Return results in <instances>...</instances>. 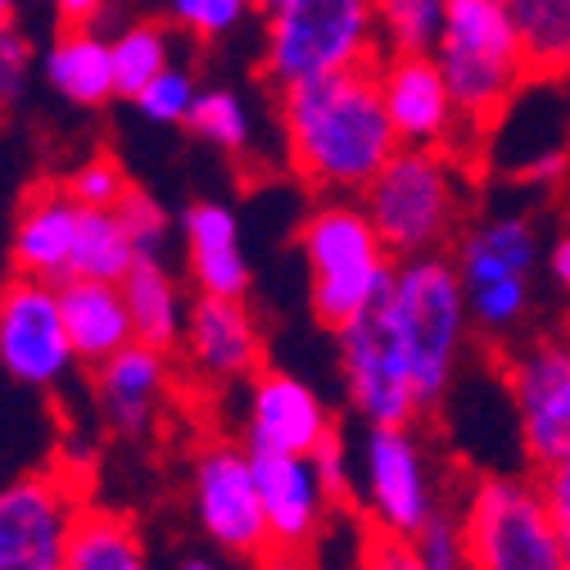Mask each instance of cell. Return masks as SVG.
<instances>
[{
    "mask_svg": "<svg viewBox=\"0 0 570 570\" xmlns=\"http://www.w3.org/2000/svg\"><path fill=\"white\" fill-rule=\"evenodd\" d=\"M59 308L63 331L73 340V353L82 367H100L118 348L136 340L131 313L122 299V281H96V276H68L59 281Z\"/></svg>",
    "mask_w": 570,
    "mask_h": 570,
    "instance_id": "cell-23",
    "label": "cell"
},
{
    "mask_svg": "<svg viewBox=\"0 0 570 570\" xmlns=\"http://www.w3.org/2000/svg\"><path fill=\"white\" fill-rule=\"evenodd\" d=\"M181 245L195 295L245 299L254 285V267L240 245V218L223 199H195L181 213Z\"/></svg>",
    "mask_w": 570,
    "mask_h": 570,
    "instance_id": "cell-20",
    "label": "cell"
},
{
    "mask_svg": "<svg viewBox=\"0 0 570 570\" xmlns=\"http://www.w3.org/2000/svg\"><path fill=\"white\" fill-rule=\"evenodd\" d=\"M59 181L68 186V195H73L82 208H118L122 195L131 190V177L122 173V164L114 155H91L78 168H68Z\"/></svg>",
    "mask_w": 570,
    "mask_h": 570,
    "instance_id": "cell-35",
    "label": "cell"
},
{
    "mask_svg": "<svg viewBox=\"0 0 570 570\" xmlns=\"http://www.w3.org/2000/svg\"><path fill=\"white\" fill-rule=\"evenodd\" d=\"M376 317L403 353L421 412L431 416L449 399L462 367V348L471 340L466 285L453 267V254L435 249L399 258L390 291L376 304Z\"/></svg>",
    "mask_w": 570,
    "mask_h": 570,
    "instance_id": "cell-2",
    "label": "cell"
},
{
    "mask_svg": "<svg viewBox=\"0 0 570 570\" xmlns=\"http://www.w3.org/2000/svg\"><path fill=\"white\" fill-rule=\"evenodd\" d=\"M91 390L105 425L122 440H140L155 431V421L168 407L173 394V358L168 348L131 340L114 358L91 367Z\"/></svg>",
    "mask_w": 570,
    "mask_h": 570,
    "instance_id": "cell-16",
    "label": "cell"
},
{
    "mask_svg": "<svg viewBox=\"0 0 570 570\" xmlns=\"http://www.w3.org/2000/svg\"><path fill=\"white\" fill-rule=\"evenodd\" d=\"M82 232V204L68 195L63 181H41L23 195L10 232V272L37 281H68L73 276V249Z\"/></svg>",
    "mask_w": 570,
    "mask_h": 570,
    "instance_id": "cell-19",
    "label": "cell"
},
{
    "mask_svg": "<svg viewBox=\"0 0 570 570\" xmlns=\"http://www.w3.org/2000/svg\"><path fill=\"white\" fill-rule=\"evenodd\" d=\"M539 484H543V498H548V508H552V517L561 525V539L570 543V458L548 466V471H539Z\"/></svg>",
    "mask_w": 570,
    "mask_h": 570,
    "instance_id": "cell-40",
    "label": "cell"
},
{
    "mask_svg": "<svg viewBox=\"0 0 570 570\" xmlns=\"http://www.w3.org/2000/svg\"><path fill=\"white\" fill-rule=\"evenodd\" d=\"M285 6V0H254V14L263 19V14H272V10H281Z\"/></svg>",
    "mask_w": 570,
    "mask_h": 570,
    "instance_id": "cell-45",
    "label": "cell"
},
{
    "mask_svg": "<svg viewBox=\"0 0 570 570\" xmlns=\"http://www.w3.org/2000/svg\"><path fill=\"white\" fill-rule=\"evenodd\" d=\"M331 431H335V421L308 381H299L291 372H272V367H258L249 376V403H245V444L249 449L308 458Z\"/></svg>",
    "mask_w": 570,
    "mask_h": 570,
    "instance_id": "cell-17",
    "label": "cell"
},
{
    "mask_svg": "<svg viewBox=\"0 0 570 570\" xmlns=\"http://www.w3.org/2000/svg\"><path fill=\"white\" fill-rule=\"evenodd\" d=\"M41 82L73 109H105L118 100L114 46L96 23H63L41 50Z\"/></svg>",
    "mask_w": 570,
    "mask_h": 570,
    "instance_id": "cell-22",
    "label": "cell"
},
{
    "mask_svg": "<svg viewBox=\"0 0 570 570\" xmlns=\"http://www.w3.org/2000/svg\"><path fill=\"white\" fill-rule=\"evenodd\" d=\"M173 570H232V557L218 548H204V552H181Z\"/></svg>",
    "mask_w": 570,
    "mask_h": 570,
    "instance_id": "cell-44",
    "label": "cell"
},
{
    "mask_svg": "<svg viewBox=\"0 0 570 570\" xmlns=\"http://www.w3.org/2000/svg\"><path fill=\"white\" fill-rule=\"evenodd\" d=\"M249 570H317V566H313L308 548H276L272 543L263 557L249 561Z\"/></svg>",
    "mask_w": 570,
    "mask_h": 570,
    "instance_id": "cell-41",
    "label": "cell"
},
{
    "mask_svg": "<svg viewBox=\"0 0 570 570\" xmlns=\"http://www.w3.org/2000/svg\"><path fill=\"white\" fill-rule=\"evenodd\" d=\"M63 570H155L150 548L140 525L127 512L96 508L87 503L68 543V566Z\"/></svg>",
    "mask_w": 570,
    "mask_h": 570,
    "instance_id": "cell-25",
    "label": "cell"
},
{
    "mask_svg": "<svg viewBox=\"0 0 570 570\" xmlns=\"http://www.w3.org/2000/svg\"><path fill=\"white\" fill-rule=\"evenodd\" d=\"M195 96H199V78L181 63H168L159 78H150L131 96V109L155 127H186V118L195 109Z\"/></svg>",
    "mask_w": 570,
    "mask_h": 570,
    "instance_id": "cell-33",
    "label": "cell"
},
{
    "mask_svg": "<svg viewBox=\"0 0 570 570\" xmlns=\"http://www.w3.org/2000/svg\"><path fill=\"white\" fill-rule=\"evenodd\" d=\"M114 0H55L59 23H100Z\"/></svg>",
    "mask_w": 570,
    "mask_h": 570,
    "instance_id": "cell-42",
    "label": "cell"
},
{
    "mask_svg": "<svg viewBox=\"0 0 570 570\" xmlns=\"http://www.w3.org/2000/svg\"><path fill=\"white\" fill-rule=\"evenodd\" d=\"M308 458H313V466H317L326 493L335 498V503H348V498H353V462H348V444H344V435H340V425H335V431H331Z\"/></svg>",
    "mask_w": 570,
    "mask_h": 570,
    "instance_id": "cell-38",
    "label": "cell"
},
{
    "mask_svg": "<svg viewBox=\"0 0 570 570\" xmlns=\"http://www.w3.org/2000/svg\"><path fill=\"white\" fill-rule=\"evenodd\" d=\"M335 344H340V376H344L348 407L367 425H416L425 416L416 403L403 353L394 348L376 308L353 326H344L335 335Z\"/></svg>",
    "mask_w": 570,
    "mask_h": 570,
    "instance_id": "cell-13",
    "label": "cell"
},
{
    "mask_svg": "<svg viewBox=\"0 0 570 570\" xmlns=\"http://www.w3.org/2000/svg\"><path fill=\"white\" fill-rule=\"evenodd\" d=\"M435 63L471 136H484L534 82L521 32L503 0H449Z\"/></svg>",
    "mask_w": 570,
    "mask_h": 570,
    "instance_id": "cell-4",
    "label": "cell"
},
{
    "mask_svg": "<svg viewBox=\"0 0 570 570\" xmlns=\"http://www.w3.org/2000/svg\"><path fill=\"white\" fill-rule=\"evenodd\" d=\"M530 304H534L530 281H493V285H475V291H466L471 331H480L489 340L517 331L530 317Z\"/></svg>",
    "mask_w": 570,
    "mask_h": 570,
    "instance_id": "cell-32",
    "label": "cell"
},
{
    "mask_svg": "<svg viewBox=\"0 0 570 570\" xmlns=\"http://www.w3.org/2000/svg\"><path fill=\"white\" fill-rule=\"evenodd\" d=\"M78 367L73 340L63 331L59 285L10 272L0 281V372L23 390H59Z\"/></svg>",
    "mask_w": 570,
    "mask_h": 570,
    "instance_id": "cell-10",
    "label": "cell"
},
{
    "mask_svg": "<svg viewBox=\"0 0 570 570\" xmlns=\"http://www.w3.org/2000/svg\"><path fill=\"white\" fill-rule=\"evenodd\" d=\"M186 127H190L195 140H204V146L218 150V155L240 159V155L254 150V118H249V105H245L240 91H232V87H199Z\"/></svg>",
    "mask_w": 570,
    "mask_h": 570,
    "instance_id": "cell-29",
    "label": "cell"
},
{
    "mask_svg": "<svg viewBox=\"0 0 570 570\" xmlns=\"http://www.w3.org/2000/svg\"><path fill=\"white\" fill-rule=\"evenodd\" d=\"M114 78L118 96H136L150 78H159L168 63H177V28L168 19H127L114 37Z\"/></svg>",
    "mask_w": 570,
    "mask_h": 570,
    "instance_id": "cell-27",
    "label": "cell"
},
{
    "mask_svg": "<svg viewBox=\"0 0 570 570\" xmlns=\"http://www.w3.org/2000/svg\"><path fill=\"white\" fill-rule=\"evenodd\" d=\"M412 557L425 570H466V543H462V521L453 508H440L431 521H425L412 539H407Z\"/></svg>",
    "mask_w": 570,
    "mask_h": 570,
    "instance_id": "cell-36",
    "label": "cell"
},
{
    "mask_svg": "<svg viewBox=\"0 0 570 570\" xmlns=\"http://www.w3.org/2000/svg\"><path fill=\"white\" fill-rule=\"evenodd\" d=\"M295 245L308 267V308L331 335L367 317L385 299L399 267L353 195H317L295 232Z\"/></svg>",
    "mask_w": 570,
    "mask_h": 570,
    "instance_id": "cell-3",
    "label": "cell"
},
{
    "mask_svg": "<svg viewBox=\"0 0 570 570\" xmlns=\"http://www.w3.org/2000/svg\"><path fill=\"white\" fill-rule=\"evenodd\" d=\"M181 367L199 385H236L263 367V326L245 299L195 295L181 331Z\"/></svg>",
    "mask_w": 570,
    "mask_h": 570,
    "instance_id": "cell-15",
    "label": "cell"
},
{
    "mask_svg": "<svg viewBox=\"0 0 570 570\" xmlns=\"http://www.w3.org/2000/svg\"><path fill=\"white\" fill-rule=\"evenodd\" d=\"M276 109L291 173L313 195L358 199L399 150L376 68H348V73L295 82L276 91Z\"/></svg>",
    "mask_w": 570,
    "mask_h": 570,
    "instance_id": "cell-1",
    "label": "cell"
},
{
    "mask_svg": "<svg viewBox=\"0 0 570 570\" xmlns=\"http://www.w3.org/2000/svg\"><path fill=\"white\" fill-rule=\"evenodd\" d=\"M82 508L63 471H28L0 484V570H63Z\"/></svg>",
    "mask_w": 570,
    "mask_h": 570,
    "instance_id": "cell-11",
    "label": "cell"
},
{
    "mask_svg": "<svg viewBox=\"0 0 570 570\" xmlns=\"http://www.w3.org/2000/svg\"><path fill=\"white\" fill-rule=\"evenodd\" d=\"M358 570H425V566L412 557L407 539H394V534L372 530V534L363 539V561H358Z\"/></svg>",
    "mask_w": 570,
    "mask_h": 570,
    "instance_id": "cell-39",
    "label": "cell"
},
{
    "mask_svg": "<svg viewBox=\"0 0 570 570\" xmlns=\"http://www.w3.org/2000/svg\"><path fill=\"white\" fill-rule=\"evenodd\" d=\"M394 258L449 249L466 218L462 159L453 150L399 146L358 195Z\"/></svg>",
    "mask_w": 570,
    "mask_h": 570,
    "instance_id": "cell-6",
    "label": "cell"
},
{
    "mask_svg": "<svg viewBox=\"0 0 570 570\" xmlns=\"http://www.w3.org/2000/svg\"><path fill=\"white\" fill-rule=\"evenodd\" d=\"M164 19L195 41H227L254 19V0H164Z\"/></svg>",
    "mask_w": 570,
    "mask_h": 570,
    "instance_id": "cell-31",
    "label": "cell"
},
{
    "mask_svg": "<svg viewBox=\"0 0 570 570\" xmlns=\"http://www.w3.org/2000/svg\"><path fill=\"white\" fill-rule=\"evenodd\" d=\"M503 6L521 32L534 82L570 73V0H503Z\"/></svg>",
    "mask_w": 570,
    "mask_h": 570,
    "instance_id": "cell-26",
    "label": "cell"
},
{
    "mask_svg": "<svg viewBox=\"0 0 570 570\" xmlns=\"http://www.w3.org/2000/svg\"><path fill=\"white\" fill-rule=\"evenodd\" d=\"M548 272H552V281H557V291L570 295V232L552 240V249H548Z\"/></svg>",
    "mask_w": 570,
    "mask_h": 570,
    "instance_id": "cell-43",
    "label": "cell"
},
{
    "mask_svg": "<svg viewBox=\"0 0 570 570\" xmlns=\"http://www.w3.org/2000/svg\"><path fill=\"white\" fill-rule=\"evenodd\" d=\"M140 258L122 213L118 208H82V232L73 249V276H96V281H122L131 263Z\"/></svg>",
    "mask_w": 570,
    "mask_h": 570,
    "instance_id": "cell-28",
    "label": "cell"
},
{
    "mask_svg": "<svg viewBox=\"0 0 570 570\" xmlns=\"http://www.w3.org/2000/svg\"><path fill=\"white\" fill-rule=\"evenodd\" d=\"M358 471V503L381 534L412 539L444 508L435 458L412 425H367Z\"/></svg>",
    "mask_w": 570,
    "mask_h": 570,
    "instance_id": "cell-9",
    "label": "cell"
},
{
    "mask_svg": "<svg viewBox=\"0 0 570 570\" xmlns=\"http://www.w3.org/2000/svg\"><path fill=\"white\" fill-rule=\"evenodd\" d=\"M566 570H570V543H566Z\"/></svg>",
    "mask_w": 570,
    "mask_h": 570,
    "instance_id": "cell-47",
    "label": "cell"
},
{
    "mask_svg": "<svg viewBox=\"0 0 570 570\" xmlns=\"http://www.w3.org/2000/svg\"><path fill=\"white\" fill-rule=\"evenodd\" d=\"M186 498H190L195 530L204 534L208 548H218L245 566L272 548L263 493H258V475L245 440H204L190 453Z\"/></svg>",
    "mask_w": 570,
    "mask_h": 570,
    "instance_id": "cell-8",
    "label": "cell"
},
{
    "mask_svg": "<svg viewBox=\"0 0 570 570\" xmlns=\"http://www.w3.org/2000/svg\"><path fill=\"white\" fill-rule=\"evenodd\" d=\"M14 10H19V0H0V23H14Z\"/></svg>",
    "mask_w": 570,
    "mask_h": 570,
    "instance_id": "cell-46",
    "label": "cell"
},
{
    "mask_svg": "<svg viewBox=\"0 0 570 570\" xmlns=\"http://www.w3.org/2000/svg\"><path fill=\"white\" fill-rule=\"evenodd\" d=\"M466 291L493 281H530L539 267V223L530 213H489L449 245Z\"/></svg>",
    "mask_w": 570,
    "mask_h": 570,
    "instance_id": "cell-21",
    "label": "cell"
},
{
    "mask_svg": "<svg viewBox=\"0 0 570 570\" xmlns=\"http://www.w3.org/2000/svg\"><path fill=\"white\" fill-rule=\"evenodd\" d=\"M118 213H122V223H127V232H131L140 258H146V254H164V245H168V236H173V218H168V208H164L155 195H146L140 186H131V190L122 195Z\"/></svg>",
    "mask_w": 570,
    "mask_h": 570,
    "instance_id": "cell-37",
    "label": "cell"
},
{
    "mask_svg": "<svg viewBox=\"0 0 570 570\" xmlns=\"http://www.w3.org/2000/svg\"><path fill=\"white\" fill-rule=\"evenodd\" d=\"M466 570H566V539L534 475H480L462 498Z\"/></svg>",
    "mask_w": 570,
    "mask_h": 570,
    "instance_id": "cell-7",
    "label": "cell"
},
{
    "mask_svg": "<svg viewBox=\"0 0 570 570\" xmlns=\"http://www.w3.org/2000/svg\"><path fill=\"white\" fill-rule=\"evenodd\" d=\"M376 82L385 114L394 122L399 146H431V150H453L462 159V114L458 100L440 73L435 55H381L376 59Z\"/></svg>",
    "mask_w": 570,
    "mask_h": 570,
    "instance_id": "cell-14",
    "label": "cell"
},
{
    "mask_svg": "<svg viewBox=\"0 0 570 570\" xmlns=\"http://www.w3.org/2000/svg\"><path fill=\"white\" fill-rule=\"evenodd\" d=\"M37 73H41V55H37L28 28L0 23V122L23 109Z\"/></svg>",
    "mask_w": 570,
    "mask_h": 570,
    "instance_id": "cell-34",
    "label": "cell"
},
{
    "mask_svg": "<svg viewBox=\"0 0 570 570\" xmlns=\"http://www.w3.org/2000/svg\"><path fill=\"white\" fill-rule=\"evenodd\" d=\"M508 394L517 407L521 453L534 471H548L570 458V335H548L512 353Z\"/></svg>",
    "mask_w": 570,
    "mask_h": 570,
    "instance_id": "cell-12",
    "label": "cell"
},
{
    "mask_svg": "<svg viewBox=\"0 0 570 570\" xmlns=\"http://www.w3.org/2000/svg\"><path fill=\"white\" fill-rule=\"evenodd\" d=\"M381 55L376 0H285L263 14L258 73L272 91L348 68H376Z\"/></svg>",
    "mask_w": 570,
    "mask_h": 570,
    "instance_id": "cell-5",
    "label": "cell"
},
{
    "mask_svg": "<svg viewBox=\"0 0 570 570\" xmlns=\"http://www.w3.org/2000/svg\"><path fill=\"white\" fill-rule=\"evenodd\" d=\"M249 458H254V475H258L272 543L276 548H313L317 534L326 530L331 508H335V498L326 493L313 458L267 453V449H249Z\"/></svg>",
    "mask_w": 570,
    "mask_h": 570,
    "instance_id": "cell-18",
    "label": "cell"
},
{
    "mask_svg": "<svg viewBox=\"0 0 570 570\" xmlns=\"http://www.w3.org/2000/svg\"><path fill=\"white\" fill-rule=\"evenodd\" d=\"M122 299H127L131 331H136L140 344L177 353L190 299H186V285L164 263V254H146V258L131 263V272L122 276Z\"/></svg>",
    "mask_w": 570,
    "mask_h": 570,
    "instance_id": "cell-24",
    "label": "cell"
},
{
    "mask_svg": "<svg viewBox=\"0 0 570 570\" xmlns=\"http://www.w3.org/2000/svg\"><path fill=\"white\" fill-rule=\"evenodd\" d=\"M449 0H376L385 55H431L444 28Z\"/></svg>",
    "mask_w": 570,
    "mask_h": 570,
    "instance_id": "cell-30",
    "label": "cell"
}]
</instances>
